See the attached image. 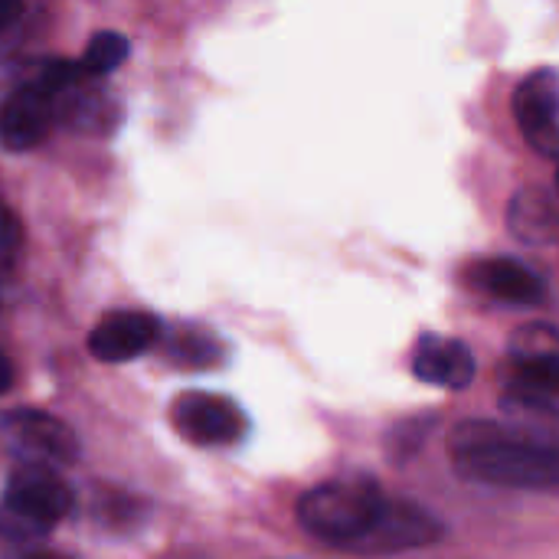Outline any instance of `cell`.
Segmentation results:
<instances>
[{
    "instance_id": "cell-1",
    "label": "cell",
    "mask_w": 559,
    "mask_h": 559,
    "mask_svg": "<svg viewBox=\"0 0 559 559\" xmlns=\"http://www.w3.org/2000/svg\"><path fill=\"white\" fill-rule=\"evenodd\" d=\"M452 468L491 488H527L557 491L559 488V439L518 423L465 419L449 432Z\"/></svg>"
},
{
    "instance_id": "cell-2",
    "label": "cell",
    "mask_w": 559,
    "mask_h": 559,
    "mask_svg": "<svg viewBox=\"0 0 559 559\" xmlns=\"http://www.w3.org/2000/svg\"><path fill=\"white\" fill-rule=\"evenodd\" d=\"M386 501L390 498L383 495V488L367 475L334 478L301 495L298 524L311 537L354 554L380 521Z\"/></svg>"
},
{
    "instance_id": "cell-3",
    "label": "cell",
    "mask_w": 559,
    "mask_h": 559,
    "mask_svg": "<svg viewBox=\"0 0 559 559\" xmlns=\"http://www.w3.org/2000/svg\"><path fill=\"white\" fill-rule=\"evenodd\" d=\"M508 406L544 416L559 403V331L550 324H524L508 344L504 364Z\"/></svg>"
},
{
    "instance_id": "cell-4",
    "label": "cell",
    "mask_w": 559,
    "mask_h": 559,
    "mask_svg": "<svg viewBox=\"0 0 559 559\" xmlns=\"http://www.w3.org/2000/svg\"><path fill=\"white\" fill-rule=\"evenodd\" d=\"M0 436L13 455L26 459V465H36V468L72 465L79 459L75 432L62 419L39 413V409L3 413L0 416Z\"/></svg>"
},
{
    "instance_id": "cell-5",
    "label": "cell",
    "mask_w": 559,
    "mask_h": 559,
    "mask_svg": "<svg viewBox=\"0 0 559 559\" xmlns=\"http://www.w3.org/2000/svg\"><path fill=\"white\" fill-rule=\"evenodd\" d=\"M514 118L534 151L559 160V72L537 69L514 92Z\"/></svg>"
},
{
    "instance_id": "cell-6",
    "label": "cell",
    "mask_w": 559,
    "mask_h": 559,
    "mask_svg": "<svg viewBox=\"0 0 559 559\" xmlns=\"http://www.w3.org/2000/svg\"><path fill=\"white\" fill-rule=\"evenodd\" d=\"M7 511L26 524L52 527L72 511V491L52 468L23 465L7 481Z\"/></svg>"
},
{
    "instance_id": "cell-7",
    "label": "cell",
    "mask_w": 559,
    "mask_h": 559,
    "mask_svg": "<svg viewBox=\"0 0 559 559\" xmlns=\"http://www.w3.org/2000/svg\"><path fill=\"white\" fill-rule=\"evenodd\" d=\"M174 426L197 445H229L242 439L246 416L242 409L216 393H183L174 403Z\"/></svg>"
},
{
    "instance_id": "cell-8",
    "label": "cell",
    "mask_w": 559,
    "mask_h": 559,
    "mask_svg": "<svg viewBox=\"0 0 559 559\" xmlns=\"http://www.w3.org/2000/svg\"><path fill=\"white\" fill-rule=\"evenodd\" d=\"M442 537V524L413 501H386L380 521L354 554H403L429 547Z\"/></svg>"
},
{
    "instance_id": "cell-9",
    "label": "cell",
    "mask_w": 559,
    "mask_h": 559,
    "mask_svg": "<svg viewBox=\"0 0 559 559\" xmlns=\"http://www.w3.org/2000/svg\"><path fill=\"white\" fill-rule=\"evenodd\" d=\"M52 115H56V105L36 82L10 92L0 102V144L7 151L36 147L49 134Z\"/></svg>"
},
{
    "instance_id": "cell-10",
    "label": "cell",
    "mask_w": 559,
    "mask_h": 559,
    "mask_svg": "<svg viewBox=\"0 0 559 559\" xmlns=\"http://www.w3.org/2000/svg\"><path fill=\"white\" fill-rule=\"evenodd\" d=\"M465 282L475 292H485L488 298H498L508 305H537L547 295L544 278L521 259H508V255L472 262L465 272Z\"/></svg>"
},
{
    "instance_id": "cell-11",
    "label": "cell",
    "mask_w": 559,
    "mask_h": 559,
    "mask_svg": "<svg viewBox=\"0 0 559 559\" xmlns=\"http://www.w3.org/2000/svg\"><path fill=\"white\" fill-rule=\"evenodd\" d=\"M413 373L442 390H465L475 380V354L465 341L423 334L413 347Z\"/></svg>"
},
{
    "instance_id": "cell-12",
    "label": "cell",
    "mask_w": 559,
    "mask_h": 559,
    "mask_svg": "<svg viewBox=\"0 0 559 559\" xmlns=\"http://www.w3.org/2000/svg\"><path fill=\"white\" fill-rule=\"evenodd\" d=\"M160 324L144 314V311H118L108 314L92 334H88V350L95 360L105 364H121L131 357H141L157 344Z\"/></svg>"
},
{
    "instance_id": "cell-13",
    "label": "cell",
    "mask_w": 559,
    "mask_h": 559,
    "mask_svg": "<svg viewBox=\"0 0 559 559\" xmlns=\"http://www.w3.org/2000/svg\"><path fill=\"white\" fill-rule=\"evenodd\" d=\"M508 226L518 233L521 242H550L559 233V216L554 200L540 190H524L514 197Z\"/></svg>"
},
{
    "instance_id": "cell-14",
    "label": "cell",
    "mask_w": 559,
    "mask_h": 559,
    "mask_svg": "<svg viewBox=\"0 0 559 559\" xmlns=\"http://www.w3.org/2000/svg\"><path fill=\"white\" fill-rule=\"evenodd\" d=\"M131 46L121 33H95L82 52V69L85 75H108L128 59Z\"/></svg>"
},
{
    "instance_id": "cell-15",
    "label": "cell",
    "mask_w": 559,
    "mask_h": 559,
    "mask_svg": "<svg viewBox=\"0 0 559 559\" xmlns=\"http://www.w3.org/2000/svg\"><path fill=\"white\" fill-rule=\"evenodd\" d=\"M20 242H23V233H20L16 216L7 206H0V265H7L16 255Z\"/></svg>"
},
{
    "instance_id": "cell-16",
    "label": "cell",
    "mask_w": 559,
    "mask_h": 559,
    "mask_svg": "<svg viewBox=\"0 0 559 559\" xmlns=\"http://www.w3.org/2000/svg\"><path fill=\"white\" fill-rule=\"evenodd\" d=\"M20 13H23V3H16V0H0V29H7Z\"/></svg>"
},
{
    "instance_id": "cell-17",
    "label": "cell",
    "mask_w": 559,
    "mask_h": 559,
    "mask_svg": "<svg viewBox=\"0 0 559 559\" xmlns=\"http://www.w3.org/2000/svg\"><path fill=\"white\" fill-rule=\"evenodd\" d=\"M13 386V367H10V360L0 354V393H7Z\"/></svg>"
},
{
    "instance_id": "cell-18",
    "label": "cell",
    "mask_w": 559,
    "mask_h": 559,
    "mask_svg": "<svg viewBox=\"0 0 559 559\" xmlns=\"http://www.w3.org/2000/svg\"><path fill=\"white\" fill-rule=\"evenodd\" d=\"M557 190H559V170H557Z\"/></svg>"
},
{
    "instance_id": "cell-19",
    "label": "cell",
    "mask_w": 559,
    "mask_h": 559,
    "mask_svg": "<svg viewBox=\"0 0 559 559\" xmlns=\"http://www.w3.org/2000/svg\"><path fill=\"white\" fill-rule=\"evenodd\" d=\"M36 559H52V557H36Z\"/></svg>"
}]
</instances>
